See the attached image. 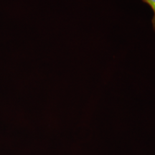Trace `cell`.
<instances>
[{
    "label": "cell",
    "mask_w": 155,
    "mask_h": 155,
    "mask_svg": "<svg viewBox=\"0 0 155 155\" xmlns=\"http://www.w3.org/2000/svg\"><path fill=\"white\" fill-rule=\"evenodd\" d=\"M143 2L147 4L148 5L150 6V7L154 12V17L152 18V25H153V29L155 31V0H142Z\"/></svg>",
    "instance_id": "6da1fadb"
}]
</instances>
